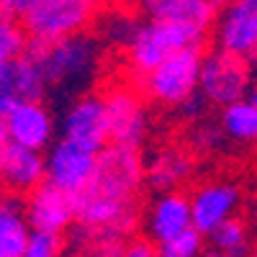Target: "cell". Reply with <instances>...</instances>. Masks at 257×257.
Listing matches in <instances>:
<instances>
[{"mask_svg": "<svg viewBox=\"0 0 257 257\" xmlns=\"http://www.w3.org/2000/svg\"><path fill=\"white\" fill-rule=\"evenodd\" d=\"M247 62H249V67H252V72H257V47L247 54Z\"/></svg>", "mask_w": 257, "mask_h": 257, "instance_id": "f546056e", "label": "cell"}, {"mask_svg": "<svg viewBox=\"0 0 257 257\" xmlns=\"http://www.w3.org/2000/svg\"><path fill=\"white\" fill-rule=\"evenodd\" d=\"M100 0H36L24 13V24L29 41L52 44V41L82 34L98 13Z\"/></svg>", "mask_w": 257, "mask_h": 257, "instance_id": "3957f363", "label": "cell"}, {"mask_svg": "<svg viewBox=\"0 0 257 257\" xmlns=\"http://www.w3.org/2000/svg\"><path fill=\"white\" fill-rule=\"evenodd\" d=\"M6 203H8V201L3 198V193H0V211H3V208H6Z\"/></svg>", "mask_w": 257, "mask_h": 257, "instance_id": "d6a6232c", "label": "cell"}, {"mask_svg": "<svg viewBox=\"0 0 257 257\" xmlns=\"http://www.w3.org/2000/svg\"><path fill=\"white\" fill-rule=\"evenodd\" d=\"M252 67L244 57L229 54V52H211L203 57L201 64V80H198V93L213 103V105H229L242 98H249L252 90Z\"/></svg>", "mask_w": 257, "mask_h": 257, "instance_id": "8992f818", "label": "cell"}, {"mask_svg": "<svg viewBox=\"0 0 257 257\" xmlns=\"http://www.w3.org/2000/svg\"><path fill=\"white\" fill-rule=\"evenodd\" d=\"M175 3H178V0H134V6H137L147 18H162V21L170 18Z\"/></svg>", "mask_w": 257, "mask_h": 257, "instance_id": "d4e9b609", "label": "cell"}, {"mask_svg": "<svg viewBox=\"0 0 257 257\" xmlns=\"http://www.w3.org/2000/svg\"><path fill=\"white\" fill-rule=\"evenodd\" d=\"M188 226H193V211H190V198H185L183 193L167 190L149 208L147 229L157 244L178 237Z\"/></svg>", "mask_w": 257, "mask_h": 257, "instance_id": "2e32d148", "label": "cell"}, {"mask_svg": "<svg viewBox=\"0 0 257 257\" xmlns=\"http://www.w3.org/2000/svg\"><path fill=\"white\" fill-rule=\"evenodd\" d=\"M62 137L70 139L85 149L100 152L105 144H111V128H108V111H105V98L95 93H85L67 103V108L59 121Z\"/></svg>", "mask_w": 257, "mask_h": 257, "instance_id": "52a82bcc", "label": "cell"}, {"mask_svg": "<svg viewBox=\"0 0 257 257\" xmlns=\"http://www.w3.org/2000/svg\"><path fill=\"white\" fill-rule=\"evenodd\" d=\"M201 64H203V47H185L170 54L165 62H160L152 72H147L142 77V88L155 103L178 108L185 98H190L198 90Z\"/></svg>", "mask_w": 257, "mask_h": 257, "instance_id": "277c9868", "label": "cell"}, {"mask_svg": "<svg viewBox=\"0 0 257 257\" xmlns=\"http://www.w3.org/2000/svg\"><path fill=\"white\" fill-rule=\"evenodd\" d=\"M26 54L36 62V67L44 75L47 90H54L57 98L62 100L67 98L72 103L93 82L100 59V47L95 36L82 31L67 39L52 41V44L29 41Z\"/></svg>", "mask_w": 257, "mask_h": 257, "instance_id": "6da1fadb", "label": "cell"}, {"mask_svg": "<svg viewBox=\"0 0 257 257\" xmlns=\"http://www.w3.org/2000/svg\"><path fill=\"white\" fill-rule=\"evenodd\" d=\"M24 211H26V219H29L31 229H41V231L62 234L77 221L75 196L57 188V185H52V183H47V180L29 193Z\"/></svg>", "mask_w": 257, "mask_h": 257, "instance_id": "30bf717a", "label": "cell"}, {"mask_svg": "<svg viewBox=\"0 0 257 257\" xmlns=\"http://www.w3.org/2000/svg\"><path fill=\"white\" fill-rule=\"evenodd\" d=\"M47 183L77 196L90 185L98 165V152L85 149L70 139H59L47 149Z\"/></svg>", "mask_w": 257, "mask_h": 257, "instance_id": "ba28073f", "label": "cell"}, {"mask_svg": "<svg viewBox=\"0 0 257 257\" xmlns=\"http://www.w3.org/2000/svg\"><path fill=\"white\" fill-rule=\"evenodd\" d=\"M203 237L196 226H188L185 231H180L178 237L167 239L157 247L160 257H198L203 249Z\"/></svg>", "mask_w": 257, "mask_h": 257, "instance_id": "7402d4cb", "label": "cell"}, {"mask_svg": "<svg viewBox=\"0 0 257 257\" xmlns=\"http://www.w3.org/2000/svg\"><path fill=\"white\" fill-rule=\"evenodd\" d=\"M242 193L229 180H213L201 185L190 196V211H193V226L201 234H211L219 224L234 216L239 208Z\"/></svg>", "mask_w": 257, "mask_h": 257, "instance_id": "4fadbf2b", "label": "cell"}, {"mask_svg": "<svg viewBox=\"0 0 257 257\" xmlns=\"http://www.w3.org/2000/svg\"><path fill=\"white\" fill-rule=\"evenodd\" d=\"M62 247H64L62 234H57V231H41V229H34L24 257H59V254H62Z\"/></svg>", "mask_w": 257, "mask_h": 257, "instance_id": "603a6c76", "label": "cell"}, {"mask_svg": "<svg viewBox=\"0 0 257 257\" xmlns=\"http://www.w3.org/2000/svg\"><path fill=\"white\" fill-rule=\"evenodd\" d=\"M105 111H108V128H111V142L126 144V147H142L149 134V116L147 105L134 90H111L105 93Z\"/></svg>", "mask_w": 257, "mask_h": 257, "instance_id": "8fae6325", "label": "cell"}, {"mask_svg": "<svg viewBox=\"0 0 257 257\" xmlns=\"http://www.w3.org/2000/svg\"><path fill=\"white\" fill-rule=\"evenodd\" d=\"M29 52V34L13 16L0 13V62L16 59Z\"/></svg>", "mask_w": 257, "mask_h": 257, "instance_id": "44dd1931", "label": "cell"}, {"mask_svg": "<svg viewBox=\"0 0 257 257\" xmlns=\"http://www.w3.org/2000/svg\"><path fill=\"white\" fill-rule=\"evenodd\" d=\"M249 100L254 103V108H257V85H252V90H249Z\"/></svg>", "mask_w": 257, "mask_h": 257, "instance_id": "4dcf8cb0", "label": "cell"}, {"mask_svg": "<svg viewBox=\"0 0 257 257\" xmlns=\"http://www.w3.org/2000/svg\"><path fill=\"white\" fill-rule=\"evenodd\" d=\"M36 3V0H0V13L13 16V18H24V13Z\"/></svg>", "mask_w": 257, "mask_h": 257, "instance_id": "4316f807", "label": "cell"}, {"mask_svg": "<svg viewBox=\"0 0 257 257\" xmlns=\"http://www.w3.org/2000/svg\"><path fill=\"white\" fill-rule=\"evenodd\" d=\"M126 244L118 234H95V244L90 257H123Z\"/></svg>", "mask_w": 257, "mask_h": 257, "instance_id": "cb8c5ba5", "label": "cell"}, {"mask_svg": "<svg viewBox=\"0 0 257 257\" xmlns=\"http://www.w3.org/2000/svg\"><path fill=\"white\" fill-rule=\"evenodd\" d=\"M144 178H147V167L139 149L111 142L98 152L95 175L88 190L118 201H134Z\"/></svg>", "mask_w": 257, "mask_h": 257, "instance_id": "5b68a950", "label": "cell"}, {"mask_svg": "<svg viewBox=\"0 0 257 257\" xmlns=\"http://www.w3.org/2000/svg\"><path fill=\"white\" fill-rule=\"evenodd\" d=\"M31 231L34 229L26 219L24 206L8 201L6 208L0 211V257H24Z\"/></svg>", "mask_w": 257, "mask_h": 257, "instance_id": "ac0fdd59", "label": "cell"}, {"mask_svg": "<svg viewBox=\"0 0 257 257\" xmlns=\"http://www.w3.org/2000/svg\"><path fill=\"white\" fill-rule=\"evenodd\" d=\"M206 105H208V100H206L201 93H193L190 98H185V100L178 105V111H180V116H183L185 121L198 123V118L206 113Z\"/></svg>", "mask_w": 257, "mask_h": 257, "instance_id": "484cf974", "label": "cell"}, {"mask_svg": "<svg viewBox=\"0 0 257 257\" xmlns=\"http://www.w3.org/2000/svg\"><path fill=\"white\" fill-rule=\"evenodd\" d=\"M206 31L180 24V21H162L149 18L137 24L132 39L126 41V64L134 75L144 77L152 72L160 62H165L170 54H175L185 47H203Z\"/></svg>", "mask_w": 257, "mask_h": 257, "instance_id": "7a4b0ae2", "label": "cell"}, {"mask_svg": "<svg viewBox=\"0 0 257 257\" xmlns=\"http://www.w3.org/2000/svg\"><path fill=\"white\" fill-rule=\"evenodd\" d=\"M123 257H160V252L149 244L147 239H137V242H128Z\"/></svg>", "mask_w": 257, "mask_h": 257, "instance_id": "83f0119b", "label": "cell"}, {"mask_svg": "<svg viewBox=\"0 0 257 257\" xmlns=\"http://www.w3.org/2000/svg\"><path fill=\"white\" fill-rule=\"evenodd\" d=\"M190 173H193V157L185 152V149L167 147V149H162V152H157L152 165L147 167V180L155 190L167 193L175 185H180L183 180H188Z\"/></svg>", "mask_w": 257, "mask_h": 257, "instance_id": "e0dca14e", "label": "cell"}, {"mask_svg": "<svg viewBox=\"0 0 257 257\" xmlns=\"http://www.w3.org/2000/svg\"><path fill=\"white\" fill-rule=\"evenodd\" d=\"M219 126L226 139L231 142H257V108L249 98H242L237 103H229L221 108Z\"/></svg>", "mask_w": 257, "mask_h": 257, "instance_id": "d6986e66", "label": "cell"}, {"mask_svg": "<svg viewBox=\"0 0 257 257\" xmlns=\"http://www.w3.org/2000/svg\"><path fill=\"white\" fill-rule=\"evenodd\" d=\"M254 257H257V254H254Z\"/></svg>", "mask_w": 257, "mask_h": 257, "instance_id": "836d02e7", "label": "cell"}, {"mask_svg": "<svg viewBox=\"0 0 257 257\" xmlns=\"http://www.w3.org/2000/svg\"><path fill=\"white\" fill-rule=\"evenodd\" d=\"M47 95L44 75L29 54L0 62V116H8L18 103L41 100Z\"/></svg>", "mask_w": 257, "mask_h": 257, "instance_id": "7c38bea8", "label": "cell"}, {"mask_svg": "<svg viewBox=\"0 0 257 257\" xmlns=\"http://www.w3.org/2000/svg\"><path fill=\"white\" fill-rule=\"evenodd\" d=\"M206 257H229V254H224V252H211V254H206Z\"/></svg>", "mask_w": 257, "mask_h": 257, "instance_id": "1f68e13d", "label": "cell"}, {"mask_svg": "<svg viewBox=\"0 0 257 257\" xmlns=\"http://www.w3.org/2000/svg\"><path fill=\"white\" fill-rule=\"evenodd\" d=\"M8 126V139L21 147H31V149H49L54 142V116L41 100H26L18 103L16 108L6 116Z\"/></svg>", "mask_w": 257, "mask_h": 257, "instance_id": "5bb4252c", "label": "cell"}, {"mask_svg": "<svg viewBox=\"0 0 257 257\" xmlns=\"http://www.w3.org/2000/svg\"><path fill=\"white\" fill-rule=\"evenodd\" d=\"M0 180L13 193H31L47 180V155L8 142L0 157Z\"/></svg>", "mask_w": 257, "mask_h": 257, "instance_id": "9a60e30c", "label": "cell"}, {"mask_svg": "<svg viewBox=\"0 0 257 257\" xmlns=\"http://www.w3.org/2000/svg\"><path fill=\"white\" fill-rule=\"evenodd\" d=\"M213 44L247 59L257 47V0H229L213 21Z\"/></svg>", "mask_w": 257, "mask_h": 257, "instance_id": "9c48e42d", "label": "cell"}, {"mask_svg": "<svg viewBox=\"0 0 257 257\" xmlns=\"http://www.w3.org/2000/svg\"><path fill=\"white\" fill-rule=\"evenodd\" d=\"M211 244L216 247V252H224L229 257H242L247 252V226L239 219H226L224 224H219L211 234Z\"/></svg>", "mask_w": 257, "mask_h": 257, "instance_id": "ffe728a7", "label": "cell"}, {"mask_svg": "<svg viewBox=\"0 0 257 257\" xmlns=\"http://www.w3.org/2000/svg\"><path fill=\"white\" fill-rule=\"evenodd\" d=\"M8 126H6V118L3 116H0V157H3V149L8 147Z\"/></svg>", "mask_w": 257, "mask_h": 257, "instance_id": "f1b7e54d", "label": "cell"}]
</instances>
